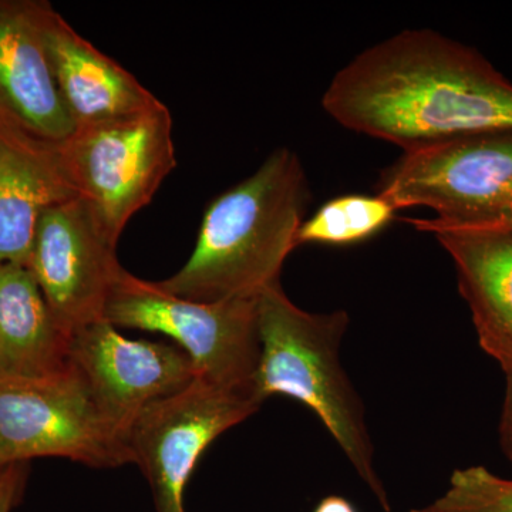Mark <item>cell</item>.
<instances>
[{
    "label": "cell",
    "mask_w": 512,
    "mask_h": 512,
    "mask_svg": "<svg viewBox=\"0 0 512 512\" xmlns=\"http://www.w3.org/2000/svg\"><path fill=\"white\" fill-rule=\"evenodd\" d=\"M76 197L59 146L0 124V265L28 266L43 212Z\"/></svg>",
    "instance_id": "obj_13"
},
{
    "label": "cell",
    "mask_w": 512,
    "mask_h": 512,
    "mask_svg": "<svg viewBox=\"0 0 512 512\" xmlns=\"http://www.w3.org/2000/svg\"><path fill=\"white\" fill-rule=\"evenodd\" d=\"M340 126L404 151L512 128V83L477 50L406 29L363 50L323 94Z\"/></svg>",
    "instance_id": "obj_1"
},
{
    "label": "cell",
    "mask_w": 512,
    "mask_h": 512,
    "mask_svg": "<svg viewBox=\"0 0 512 512\" xmlns=\"http://www.w3.org/2000/svg\"><path fill=\"white\" fill-rule=\"evenodd\" d=\"M505 396L500 420V443L505 456L512 463V372L505 375Z\"/></svg>",
    "instance_id": "obj_19"
},
{
    "label": "cell",
    "mask_w": 512,
    "mask_h": 512,
    "mask_svg": "<svg viewBox=\"0 0 512 512\" xmlns=\"http://www.w3.org/2000/svg\"><path fill=\"white\" fill-rule=\"evenodd\" d=\"M69 363L101 409L127 433L148 404L180 392L197 377L178 346L128 339L106 319L73 333Z\"/></svg>",
    "instance_id": "obj_10"
},
{
    "label": "cell",
    "mask_w": 512,
    "mask_h": 512,
    "mask_svg": "<svg viewBox=\"0 0 512 512\" xmlns=\"http://www.w3.org/2000/svg\"><path fill=\"white\" fill-rule=\"evenodd\" d=\"M0 124L55 146L76 131L30 0H0Z\"/></svg>",
    "instance_id": "obj_12"
},
{
    "label": "cell",
    "mask_w": 512,
    "mask_h": 512,
    "mask_svg": "<svg viewBox=\"0 0 512 512\" xmlns=\"http://www.w3.org/2000/svg\"><path fill=\"white\" fill-rule=\"evenodd\" d=\"M410 512H444V511H441L439 507H436V505L431 504L429 505V507H424V508H417V510H412Z\"/></svg>",
    "instance_id": "obj_21"
},
{
    "label": "cell",
    "mask_w": 512,
    "mask_h": 512,
    "mask_svg": "<svg viewBox=\"0 0 512 512\" xmlns=\"http://www.w3.org/2000/svg\"><path fill=\"white\" fill-rule=\"evenodd\" d=\"M309 201L301 158L278 148L254 174L208 204L190 258L157 284L195 302L258 298L279 284L286 258L298 247Z\"/></svg>",
    "instance_id": "obj_2"
},
{
    "label": "cell",
    "mask_w": 512,
    "mask_h": 512,
    "mask_svg": "<svg viewBox=\"0 0 512 512\" xmlns=\"http://www.w3.org/2000/svg\"><path fill=\"white\" fill-rule=\"evenodd\" d=\"M434 505L444 512H512V480L481 466L461 468Z\"/></svg>",
    "instance_id": "obj_17"
},
{
    "label": "cell",
    "mask_w": 512,
    "mask_h": 512,
    "mask_svg": "<svg viewBox=\"0 0 512 512\" xmlns=\"http://www.w3.org/2000/svg\"><path fill=\"white\" fill-rule=\"evenodd\" d=\"M313 512H357L355 505L339 495L323 498Z\"/></svg>",
    "instance_id": "obj_20"
},
{
    "label": "cell",
    "mask_w": 512,
    "mask_h": 512,
    "mask_svg": "<svg viewBox=\"0 0 512 512\" xmlns=\"http://www.w3.org/2000/svg\"><path fill=\"white\" fill-rule=\"evenodd\" d=\"M104 319L117 329L168 336L190 357L197 377L254 393L261 356L258 298L190 301L124 269L111 291Z\"/></svg>",
    "instance_id": "obj_5"
},
{
    "label": "cell",
    "mask_w": 512,
    "mask_h": 512,
    "mask_svg": "<svg viewBox=\"0 0 512 512\" xmlns=\"http://www.w3.org/2000/svg\"><path fill=\"white\" fill-rule=\"evenodd\" d=\"M70 339L28 266L0 265V377L40 379L66 373Z\"/></svg>",
    "instance_id": "obj_15"
},
{
    "label": "cell",
    "mask_w": 512,
    "mask_h": 512,
    "mask_svg": "<svg viewBox=\"0 0 512 512\" xmlns=\"http://www.w3.org/2000/svg\"><path fill=\"white\" fill-rule=\"evenodd\" d=\"M396 207L380 194L332 198L299 228L296 245L346 247L367 241L396 218Z\"/></svg>",
    "instance_id": "obj_16"
},
{
    "label": "cell",
    "mask_w": 512,
    "mask_h": 512,
    "mask_svg": "<svg viewBox=\"0 0 512 512\" xmlns=\"http://www.w3.org/2000/svg\"><path fill=\"white\" fill-rule=\"evenodd\" d=\"M116 245L83 198L60 202L43 212L28 268L70 336L104 319L111 291L124 272Z\"/></svg>",
    "instance_id": "obj_9"
},
{
    "label": "cell",
    "mask_w": 512,
    "mask_h": 512,
    "mask_svg": "<svg viewBox=\"0 0 512 512\" xmlns=\"http://www.w3.org/2000/svg\"><path fill=\"white\" fill-rule=\"evenodd\" d=\"M377 194L397 210L426 207L419 231L512 225V128L483 131L404 151L380 175Z\"/></svg>",
    "instance_id": "obj_4"
},
{
    "label": "cell",
    "mask_w": 512,
    "mask_h": 512,
    "mask_svg": "<svg viewBox=\"0 0 512 512\" xmlns=\"http://www.w3.org/2000/svg\"><path fill=\"white\" fill-rule=\"evenodd\" d=\"M59 153L74 191L117 242L177 165L170 110L161 103L126 119L77 128Z\"/></svg>",
    "instance_id": "obj_7"
},
{
    "label": "cell",
    "mask_w": 512,
    "mask_h": 512,
    "mask_svg": "<svg viewBox=\"0 0 512 512\" xmlns=\"http://www.w3.org/2000/svg\"><path fill=\"white\" fill-rule=\"evenodd\" d=\"M261 404L252 392L195 377L180 392L141 410L128 430V446L153 491L156 512H187L185 488L198 461Z\"/></svg>",
    "instance_id": "obj_8"
},
{
    "label": "cell",
    "mask_w": 512,
    "mask_h": 512,
    "mask_svg": "<svg viewBox=\"0 0 512 512\" xmlns=\"http://www.w3.org/2000/svg\"><path fill=\"white\" fill-rule=\"evenodd\" d=\"M28 480V464H12L0 470V512H12L22 500Z\"/></svg>",
    "instance_id": "obj_18"
},
{
    "label": "cell",
    "mask_w": 512,
    "mask_h": 512,
    "mask_svg": "<svg viewBox=\"0 0 512 512\" xmlns=\"http://www.w3.org/2000/svg\"><path fill=\"white\" fill-rule=\"evenodd\" d=\"M258 318L261 356L254 379L256 399L264 403L271 396L291 397L311 409L380 507L390 512L389 494L375 467L365 404L340 360L348 313L305 311L288 298L279 282L258 296Z\"/></svg>",
    "instance_id": "obj_3"
},
{
    "label": "cell",
    "mask_w": 512,
    "mask_h": 512,
    "mask_svg": "<svg viewBox=\"0 0 512 512\" xmlns=\"http://www.w3.org/2000/svg\"><path fill=\"white\" fill-rule=\"evenodd\" d=\"M59 457L94 468L134 463L128 433L101 409L82 377H0V470Z\"/></svg>",
    "instance_id": "obj_6"
},
{
    "label": "cell",
    "mask_w": 512,
    "mask_h": 512,
    "mask_svg": "<svg viewBox=\"0 0 512 512\" xmlns=\"http://www.w3.org/2000/svg\"><path fill=\"white\" fill-rule=\"evenodd\" d=\"M456 266L481 348L512 372V225L430 232Z\"/></svg>",
    "instance_id": "obj_14"
},
{
    "label": "cell",
    "mask_w": 512,
    "mask_h": 512,
    "mask_svg": "<svg viewBox=\"0 0 512 512\" xmlns=\"http://www.w3.org/2000/svg\"><path fill=\"white\" fill-rule=\"evenodd\" d=\"M30 6L57 89L76 130L160 106L161 101L147 87L80 36L49 2L30 0Z\"/></svg>",
    "instance_id": "obj_11"
}]
</instances>
